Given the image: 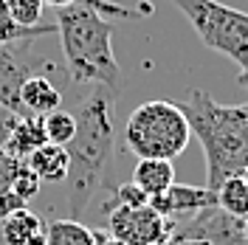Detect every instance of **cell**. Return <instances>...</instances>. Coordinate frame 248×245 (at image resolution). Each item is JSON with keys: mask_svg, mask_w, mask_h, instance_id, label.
<instances>
[{"mask_svg": "<svg viewBox=\"0 0 248 245\" xmlns=\"http://www.w3.org/2000/svg\"><path fill=\"white\" fill-rule=\"evenodd\" d=\"M116 93L113 88L96 85L91 96L79 105L77 133L65 144L71 169H68V212L71 220H79L88 203L96 198V192L108 181V169L113 161V144H116Z\"/></svg>", "mask_w": 248, "mask_h": 245, "instance_id": "1", "label": "cell"}, {"mask_svg": "<svg viewBox=\"0 0 248 245\" xmlns=\"http://www.w3.org/2000/svg\"><path fill=\"white\" fill-rule=\"evenodd\" d=\"M178 105L206 155V186L217 189L240 175L248 164V102L220 105L206 91L192 88Z\"/></svg>", "mask_w": 248, "mask_h": 245, "instance_id": "2", "label": "cell"}, {"mask_svg": "<svg viewBox=\"0 0 248 245\" xmlns=\"http://www.w3.org/2000/svg\"><path fill=\"white\" fill-rule=\"evenodd\" d=\"M57 34L62 40L65 71L79 85L119 88L122 68L113 57V23L93 6L77 0L57 9Z\"/></svg>", "mask_w": 248, "mask_h": 245, "instance_id": "3", "label": "cell"}, {"mask_svg": "<svg viewBox=\"0 0 248 245\" xmlns=\"http://www.w3.org/2000/svg\"><path fill=\"white\" fill-rule=\"evenodd\" d=\"M192 141V130L178 102L153 99L130 113L124 124V144L139 158H167L181 155Z\"/></svg>", "mask_w": 248, "mask_h": 245, "instance_id": "4", "label": "cell"}, {"mask_svg": "<svg viewBox=\"0 0 248 245\" xmlns=\"http://www.w3.org/2000/svg\"><path fill=\"white\" fill-rule=\"evenodd\" d=\"M181 9L189 26L201 37L206 48L229 57L234 65L248 62V12L234 6L217 3V0H170Z\"/></svg>", "mask_w": 248, "mask_h": 245, "instance_id": "5", "label": "cell"}, {"mask_svg": "<svg viewBox=\"0 0 248 245\" xmlns=\"http://www.w3.org/2000/svg\"><path fill=\"white\" fill-rule=\"evenodd\" d=\"M108 231L110 237L122 240L124 245H161L175 234V223L170 217L158 214L150 206L127 209V206H108Z\"/></svg>", "mask_w": 248, "mask_h": 245, "instance_id": "6", "label": "cell"}, {"mask_svg": "<svg viewBox=\"0 0 248 245\" xmlns=\"http://www.w3.org/2000/svg\"><path fill=\"white\" fill-rule=\"evenodd\" d=\"M175 237L184 240H201L209 245H248L246 240V220L223 212L220 206H209L195 212V220L184 229H175Z\"/></svg>", "mask_w": 248, "mask_h": 245, "instance_id": "7", "label": "cell"}, {"mask_svg": "<svg viewBox=\"0 0 248 245\" xmlns=\"http://www.w3.org/2000/svg\"><path fill=\"white\" fill-rule=\"evenodd\" d=\"M37 74L29 62V43L20 46H0V105L15 110L23 119V107H20V85Z\"/></svg>", "mask_w": 248, "mask_h": 245, "instance_id": "8", "label": "cell"}, {"mask_svg": "<svg viewBox=\"0 0 248 245\" xmlns=\"http://www.w3.org/2000/svg\"><path fill=\"white\" fill-rule=\"evenodd\" d=\"M147 206L155 209L158 214L172 217V214H189V212H201L209 206H217V192L209 186H186V184H172L164 195H153L147 200Z\"/></svg>", "mask_w": 248, "mask_h": 245, "instance_id": "9", "label": "cell"}, {"mask_svg": "<svg viewBox=\"0 0 248 245\" xmlns=\"http://www.w3.org/2000/svg\"><path fill=\"white\" fill-rule=\"evenodd\" d=\"M46 220L31 209H20L0 220V245H46Z\"/></svg>", "mask_w": 248, "mask_h": 245, "instance_id": "10", "label": "cell"}, {"mask_svg": "<svg viewBox=\"0 0 248 245\" xmlns=\"http://www.w3.org/2000/svg\"><path fill=\"white\" fill-rule=\"evenodd\" d=\"M62 93L60 88H54V82L43 74H31L23 85H20V107H23V119L34 116L43 119L51 110H60Z\"/></svg>", "mask_w": 248, "mask_h": 245, "instance_id": "11", "label": "cell"}, {"mask_svg": "<svg viewBox=\"0 0 248 245\" xmlns=\"http://www.w3.org/2000/svg\"><path fill=\"white\" fill-rule=\"evenodd\" d=\"M26 164L31 167V172L46 181V184H62L68 178V169H71V158H68V150L60 147V144H43L40 150L26 158Z\"/></svg>", "mask_w": 248, "mask_h": 245, "instance_id": "12", "label": "cell"}, {"mask_svg": "<svg viewBox=\"0 0 248 245\" xmlns=\"http://www.w3.org/2000/svg\"><path fill=\"white\" fill-rule=\"evenodd\" d=\"M133 184L147 192V198L164 195L175 184V167L167 158H139L133 169Z\"/></svg>", "mask_w": 248, "mask_h": 245, "instance_id": "13", "label": "cell"}, {"mask_svg": "<svg viewBox=\"0 0 248 245\" xmlns=\"http://www.w3.org/2000/svg\"><path fill=\"white\" fill-rule=\"evenodd\" d=\"M43 144H48V136L46 130H43V119H34V116H26V119H20L15 124V130H12V136L6 141V153L15 155L17 161H26L34 150H40Z\"/></svg>", "mask_w": 248, "mask_h": 245, "instance_id": "14", "label": "cell"}, {"mask_svg": "<svg viewBox=\"0 0 248 245\" xmlns=\"http://www.w3.org/2000/svg\"><path fill=\"white\" fill-rule=\"evenodd\" d=\"M46 245H96V237L88 226H82L79 220H54L48 223L46 231Z\"/></svg>", "mask_w": 248, "mask_h": 245, "instance_id": "15", "label": "cell"}, {"mask_svg": "<svg viewBox=\"0 0 248 245\" xmlns=\"http://www.w3.org/2000/svg\"><path fill=\"white\" fill-rule=\"evenodd\" d=\"M215 192H217V206L223 212L240 217V220L248 217V184L243 175H234L229 181H223Z\"/></svg>", "mask_w": 248, "mask_h": 245, "instance_id": "16", "label": "cell"}, {"mask_svg": "<svg viewBox=\"0 0 248 245\" xmlns=\"http://www.w3.org/2000/svg\"><path fill=\"white\" fill-rule=\"evenodd\" d=\"M46 34H57V23H40V26H34V29H23V26H17L15 20L9 17L6 6L0 3V46L29 43V40L46 37Z\"/></svg>", "mask_w": 248, "mask_h": 245, "instance_id": "17", "label": "cell"}, {"mask_svg": "<svg viewBox=\"0 0 248 245\" xmlns=\"http://www.w3.org/2000/svg\"><path fill=\"white\" fill-rule=\"evenodd\" d=\"M43 130H46V136L51 144H60L65 147L74 133H77V116H71L68 110H51L48 116H43Z\"/></svg>", "mask_w": 248, "mask_h": 245, "instance_id": "18", "label": "cell"}, {"mask_svg": "<svg viewBox=\"0 0 248 245\" xmlns=\"http://www.w3.org/2000/svg\"><path fill=\"white\" fill-rule=\"evenodd\" d=\"M0 3L6 6L9 17L23 29H34L43 23V9H46L43 0H0Z\"/></svg>", "mask_w": 248, "mask_h": 245, "instance_id": "19", "label": "cell"}, {"mask_svg": "<svg viewBox=\"0 0 248 245\" xmlns=\"http://www.w3.org/2000/svg\"><path fill=\"white\" fill-rule=\"evenodd\" d=\"M40 184H43V181L31 172L29 164H26V161H20V167H17V172H15V181H12L9 189L29 203V200H34L37 195H40Z\"/></svg>", "mask_w": 248, "mask_h": 245, "instance_id": "20", "label": "cell"}, {"mask_svg": "<svg viewBox=\"0 0 248 245\" xmlns=\"http://www.w3.org/2000/svg\"><path fill=\"white\" fill-rule=\"evenodd\" d=\"M147 192L144 189H139L136 184H122L119 189H116V198H113V203L116 206H127V209H139V206H147Z\"/></svg>", "mask_w": 248, "mask_h": 245, "instance_id": "21", "label": "cell"}, {"mask_svg": "<svg viewBox=\"0 0 248 245\" xmlns=\"http://www.w3.org/2000/svg\"><path fill=\"white\" fill-rule=\"evenodd\" d=\"M20 209H29V203L20 198V195H15L12 189H0V220L20 212Z\"/></svg>", "mask_w": 248, "mask_h": 245, "instance_id": "22", "label": "cell"}, {"mask_svg": "<svg viewBox=\"0 0 248 245\" xmlns=\"http://www.w3.org/2000/svg\"><path fill=\"white\" fill-rule=\"evenodd\" d=\"M20 167V161H17L15 155H9L3 147H0V189H9L12 181H15V172Z\"/></svg>", "mask_w": 248, "mask_h": 245, "instance_id": "23", "label": "cell"}, {"mask_svg": "<svg viewBox=\"0 0 248 245\" xmlns=\"http://www.w3.org/2000/svg\"><path fill=\"white\" fill-rule=\"evenodd\" d=\"M17 122H20V116H17L15 110L0 105V147H6V141H9V136H12V130H15Z\"/></svg>", "mask_w": 248, "mask_h": 245, "instance_id": "24", "label": "cell"}, {"mask_svg": "<svg viewBox=\"0 0 248 245\" xmlns=\"http://www.w3.org/2000/svg\"><path fill=\"white\" fill-rule=\"evenodd\" d=\"M93 237H96V245H124L122 240H116L110 234H102V231H93Z\"/></svg>", "mask_w": 248, "mask_h": 245, "instance_id": "25", "label": "cell"}, {"mask_svg": "<svg viewBox=\"0 0 248 245\" xmlns=\"http://www.w3.org/2000/svg\"><path fill=\"white\" fill-rule=\"evenodd\" d=\"M161 245H209V243H201V240H184V237H175V234H172L170 240H164Z\"/></svg>", "mask_w": 248, "mask_h": 245, "instance_id": "26", "label": "cell"}, {"mask_svg": "<svg viewBox=\"0 0 248 245\" xmlns=\"http://www.w3.org/2000/svg\"><path fill=\"white\" fill-rule=\"evenodd\" d=\"M237 85H240V88H246V91H248V62L243 65V68H240V74H237Z\"/></svg>", "mask_w": 248, "mask_h": 245, "instance_id": "27", "label": "cell"}, {"mask_svg": "<svg viewBox=\"0 0 248 245\" xmlns=\"http://www.w3.org/2000/svg\"><path fill=\"white\" fill-rule=\"evenodd\" d=\"M46 6H54V9H65V6H74L77 0H43Z\"/></svg>", "mask_w": 248, "mask_h": 245, "instance_id": "28", "label": "cell"}, {"mask_svg": "<svg viewBox=\"0 0 248 245\" xmlns=\"http://www.w3.org/2000/svg\"><path fill=\"white\" fill-rule=\"evenodd\" d=\"M240 175H243V178H246V184H248V164H246V169H243V172H240Z\"/></svg>", "mask_w": 248, "mask_h": 245, "instance_id": "29", "label": "cell"}, {"mask_svg": "<svg viewBox=\"0 0 248 245\" xmlns=\"http://www.w3.org/2000/svg\"><path fill=\"white\" fill-rule=\"evenodd\" d=\"M246 240H248V217H246Z\"/></svg>", "mask_w": 248, "mask_h": 245, "instance_id": "30", "label": "cell"}]
</instances>
